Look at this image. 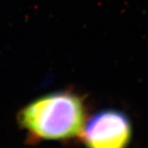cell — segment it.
<instances>
[{
    "instance_id": "cell-1",
    "label": "cell",
    "mask_w": 148,
    "mask_h": 148,
    "mask_svg": "<svg viewBox=\"0 0 148 148\" xmlns=\"http://www.w3.org/2000/svg\"><path fill=\"white\" fill-rule=\"evenodd\" d=\"M18 122L35 141L68 140L81 135L86 123L82 98L69 91L41 96L25 106Z\"/></svg>"
},
{
    "instance_id": "cell-2",
    "label": "cell",
    "mask_w": 148,
    "mask_h": 148,
    "mask_svg": "<svg viewBox=\"0 0 148 148\" xmlns=\"http://www.w3.org/2000/svg\"><path fill=\"white\" fill-rule=\"evenodd\" d=\"M132 135V124L121 111L106 110L95 114L81 133L86 148H127Z\"/></svg>"
}]
</instances>
